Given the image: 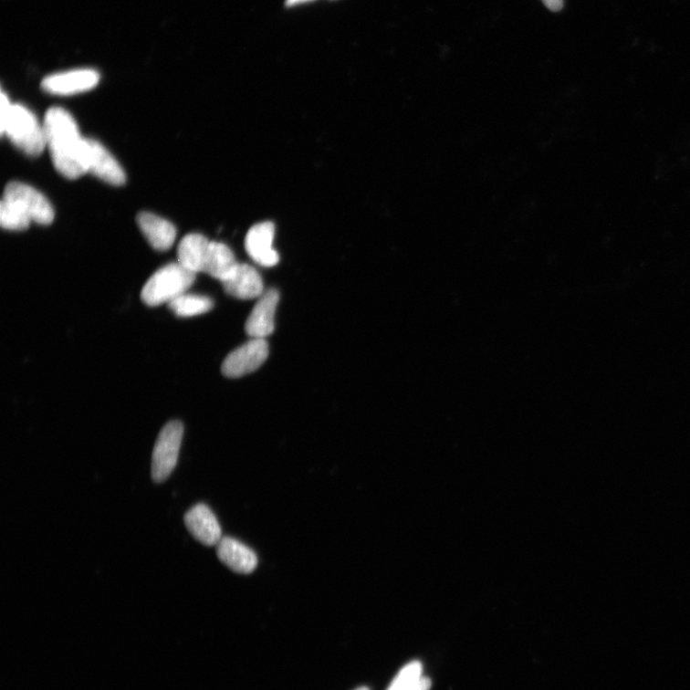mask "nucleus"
<instances>
[{
  "mask_svg": "<svg viewBox=\"0 0 690 690\" xmlns=\"http://www.w3.org/2000/svg\"><path fill=\"white\" fill-rule=\"evenodd\" d=\"M88 172L111 185H122L126 182L123 168L111 153L99 141L87 139Z\"/></svg>",
  "mask_w": 690,
  "mask_h": 690,
  "instance_id": "9",
  "label": "nucleus"
},
{
  "mask_svg": "<svg viewBox=\"0 0 690 690\" xmlns=\"http://www.w3.org/2000/svg\"><path fill=\"white\" fill-rule=\"evenodd\" d=\"M183 436L180 421H170L161 431L152 458V481L162 484L175 469Z\"/></svg>",
  "mask_w": 690,
  "mask_h": 690,
  "instance_id": "5",
  "label": "nucleus"
},
{
  "mask_svg": "<svg viewBox=\"0 0 690 690\" xmlns=\"http://www.w3.org/2000/svg\"><path fill=\"white\" fill-rule=\"evenodd\" d=\"M184 523L191 535L204 546H217L223 538L217 517L206 505L192 507L185 514Z\"/></svg>",
  "mask_w": 690,
  "mask_h": 690,
  "instance_id": "10",
  "label": "nucleus"
},
{
  "mask_svg": "<svg viewBox=\"0 0 690 690\" xmlns=\"http://www.w3.org/2000/svg\"><path fill=\"white\" fill-rule=\"evenodd\" d=\"M422 664L418 661L412 662L402 667L388 690H414L422 677Z\"/></svg>",
  "mask_w": 690,
  "mask_h": 690,
  "instance_id": "18",
  "label": "nucleus"
},
{
  "mask_svg": "<svg viewBox=\"0 0 690 690\" xmlns=\"http://www.w3.org/2000/svg\"><path fill=\"white\" fill-rule=\"evenodd\" d=\"M169 308L181 318L205 314L214 308V303L208 297L183 294L168 303Z\"/></svg>",
  "mask_w": 690,
  "mask_h": 690,
  "instance_id": "17",
  "label": "nucleus"
},
{
  "mask_svg": "<svg viewBox=\"0 0 690 690\" xmlns=\"http://www.w3.org/2000/svg\"><path fill=\"white\" fill-rule=\"evenodd\" d=\"M217 555L224 565L241 574L252 573L258 565L255 550L232 537H223L217 545Z\"/></svg>",
  "mask_w": 690,
  "mask_h": 690,
  "instance_id": "13",
  "label": "nucleus"
},
{
  "mask_svg": "<svg viewBox=\"0 0 690 690\" xmlns=\"http://www.w3.org/2000/svg\"><path fill=\"white\" fill-rule=\"evenodd\" d=\"M545 5L553 12L560 11L564 5V0H544Z\"/></svg>",
  "mask_w": 690,
  "mask_h": 690,
  "instance_id": "19",
  "label": "nucleus"
},
{
  "mask_svg": "<svg viewBox=\"0 0 690 690\" xmlns=\"http://www.w3.org/2000/svg\"><path fill=\"white\" fill-rule=\"evenodd\" d=\"M432 686L431 679L423 677L420 680L414 690H430Z\"/></svg>",
  "mask_w": 690,
  "mask_h": 690,
  "instance_id": "20",
  "label": "nucleus"
},
{
  "mask_svg": "<svg viewBox=\"0 0 690 690\" xmlns=\"http://www.w3.org/2000/svg\"><path fill=\"white\" fill-rule=\"evenodd\" d=\"M47 147L53 164L64 177L74 180L88 172V144L72 115L63 108H50L45 117Z\"/></svg>",
  "mask_w": 690,
  "mask_h": 690,
  "instance_id": "1",
  "label": "nucleus"
},
{
  "mask_svg": "<svg viewBox=\"0 0 690 690\" xmlns=\"http://www.w3.org/2000/svg\"><path fill=\"white\" fill-rule=\"evenodd\" d=\"M276 226L272 222L255 225L245 240L246 251L251 258L266 267H275L279 262V256L273 247Z\"/></svg>",
  "mask_w": 690,
  "mask_h": 690,
  "instance_id": "7",
  "label": "nucleus"
},
{
  "mask_svg": "<svg viewBox=\"0 0 690 690\" xmlns=\"http://www.w3.org/2000/svg\"><path fill=\"white\" fill-rule=\"evenodd\" d=\"M279 301L276 289L265 292L246 322V331L253 339H265L275 330V316Z\"/></svg>",
  "mask_w": 690,
  "mask_h": 690,
  "instance_id": "11",
  "label": "nucleus"
},
{
  "mask_svg": "<svg viewBox=\"0 0 690 690\" xmlns=\"http://www.w3.org/2000/svg\"><path fill=\"white\" fill-rule=\"evenodd\" d=\"M211 241L199 234L186 235L179 244L178 262L195 274L204 273Z\"/></svg>",
  "mask_w": 690,
  "mask_h": 690,
  "instance_id": "15",
  "label": "nucleus"
},
{
  "mask_svg": "<svg viewBox=\"0 0 690 690\" xmlns=\"http://www.w3.org/2000/svg\"><path fill=\"white\" fill-rule=\"evenodd\" d=\"M3 136L6 134L12 143L26 155L37 157L47 147L44 124L25 106L12 105L7 120L0 127Z\"/></svg>",
  "mask_w": 690,
  "mask_h": 690,
  "instance_id": "3",
  "label": "nucleus"
},
{
  "mask_svg": "<svg viewBox=\"0 0 690 690\" xmlns=\"http://www.w3.org/2000/svg\"><path fill=\"white\" fill-rule=\"evenodd\" d=\"M3 201L30 223L47 225L54 219V210L48 200L41 192L26 183L18 182L8 183L5 189Z\"/></svg>",
  "mask_w": 690,
  "mask_h": 690,
  "instance_id": "4",
  "label": "nucleus"
},
{
  "mask_svg": "<svg viewBox=\"0 0 690 690\" xmlns=\"http://www.w3.org/2000/svg\"><path fill=\"white\" fill-rule=\"evenodd\" d=\"M268 356L265 339H253L230 352L222 364V373L228 378H240L257 371Z\"/></svg>",
  "mask_w": 690,
  "mask_h": 690,
  "instance_id": "6",
  "label": "nucleus"
},
{
  "mask_svg": "<svg viewBox=\"0 0 690 690\" xmlns=\"http://www.w3.org/2000/svg\"><path fill=\"white\" fill-rule=\"evenodd\" d=\"M99 80L98 71L77 69L46 77L42 88L48 93L67 96L90 90L98 86Z\"/></svg>",
  "mask_w": 690,
  "mask_h": 690,
  "instance_id": "8",
  "label": "nucleus"
},
{
  "mask_svg": "<svg viewBox=\"0 0 690 690\" xmlns=\"http://www.w3.org/2000/svg\"><path fill=\"white\" fill-rule=\"evenodd\" d=\"M196 276L179 262L170 263L148 279L141 291V299L151 307L169 303L185 294L193 285Z\"/></svg>",
  "mask_w": 690,
  "mask_h": 690,
  "instance_id": "2",
  "label": "nucleus"
},
{
  "mask_svg": "<svg viewBox=\"0 0 690 690\" xmlns=\"http://www.w3.org/2000/svg\"><path fill=\"white\" fill-rule=\"evenodd\" d=\"M355 690H371V689L369 687H367V686H361V687H359V688H357Z\"/></svg>",
  "mask_w": 690,
  "mask_h": 690,
  "instance_id": "22",
  "label": "nucleus"
},
{
  "mask_svg": "<svg viewBox=\"0 0 690 690\" xmlns=\"http://www.w3.org/2000/svg\"><path fill=\"white\" fill-rule=\"evenodd\" d=\"M138 225L148 243L157 251L165 252L174 245L177 230L170 222L149 213L138 216Z\"/></svg>",
  "mask_w": 690,
  "mask_h": 690,
  "instance_id": "14",
  "label": "nucleus"
},
{
  "mask_svg": "<svg viewBox=\"0 0 690 690\" xmlns=\"http://www.w3.org/2000/svg\"><path fill=\"white\" fill-rule=\"evenodd\" d=\"M238 264L232 249L223 243L211 241L205 274L222 282L234 273Z\"/></svg>",
  "mask_w": 690,
  "mask_h": 690,
  "instance_id": "16",
  "label": "nucleus"
},
{
  "mask_svg": "<svg viewBox=\"0 0 690 690\" xmlns=\"http://www.w3.org/2000/svg\"><path fill=\"white\" fill-rule=\"evenodd\" d=\"M310 2V0H287L288 6H293L303 3Z\"/></svg>",
  "mask_w": 690,
  "mask_h": 690,
  "instance_id": "21",
  "label": "nucleus"
},
{
  "mask_svg": "<svg viewBox=\"0 0 690 690\" xmlns=\"http://www.w3.org/2000/svg\"><path fill=\"white\" fill-rule=\"evenodd\" d=\"M222 283L226 294L239 299L259 298L264 294L261 276L247 264L239 263L234 273Z\"/></svg>",
  "mask_w": 690,
  "mask_h": 690,
  "instance_id": "12",
  "label": "nucleus"
}]
</instances>
